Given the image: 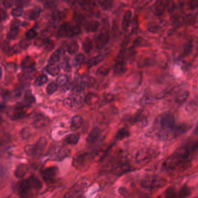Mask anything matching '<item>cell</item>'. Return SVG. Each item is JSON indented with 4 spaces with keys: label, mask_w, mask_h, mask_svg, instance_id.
<instances>
[{
    "label": "cell",
    "mask_w": 198,
    "mask_h": 198,
    "mask_svg": "<svg viewBox=\"0 0 198 198\" xmlns=\"http://www.w3.org/2000/svg\"><path fill=\"white\" fill-rule=\"evenodd\" d=\"M19 23H20V22L18 19H15L14 21L12 23V24H11V29H18L19 27Z\"/></svg>",
    "instance_id": "6f0895ef"
},
{
    "label": "cell",
    "mask_w": 198,
    "mask_h": 198,
    "mask_svg": "<svg viewBox=\"0 0 198 198\" xmlns=\"http://www.w3.org/2000/svg\"><path fill=\"white\" fill-rule=\"evenodd\" d=\"M104 99L108 102H111L114 99V95L111 94H104Z\"/></svg>",
    "instance_id": "91938a15"
},
{
    "label": "cell",
    "mask_w": 198,
    "mask_h": 198,
    "mask_svg": "<svg viewBox=\"0 0 198 198\" xmlns=\"http://www.w3.org/2000/svg\"><path fill=\"white\" fill-rule=\"evenodd\" d=\"M20 48H21V47H20V46H19V44H16V45H14V46H12V48L10 49V50L7 51V54L9 56H11L12 55V54H14V53H18Z\"/></svg>",
    "instance_id": "681fc988"
},
{
    "label": "cell",
    "mask_w": 198,
    "mask_h": 198,
    "mask_svg": "<svg viewBox=\"0 0 198 198\" xmlns=\"http://www.w3.org/2000/svg\"><path fill=\"white\" fill-rule=\"evenodd\" d=\"M107 155V151H98L94 153L93 156V160L94 162H102V160H104Z\"/></svg>",
    "instance_id": "f1b7e54d"
},
{
    "label": "cell",
    "mask_w": 198,
    "mask_h": 198,
    "mask_svg": "<svg viewBox=\"0 0 198 198\" xmlns=\"http://www.w3.org/2000/svg\"><path fill=\"white\" fill-rule=\"evenodd\" d=\"M19 45L22 49H27L30 45V42L29 40H23L19 42Z\"/></svg>",
    "instance_id": "db71d44e"
},
{
    "label": "cell",
    "mask_w": 198,
    "mask_h": 198,
    "mask_svg": "<svg viewBox=\"0 0 198 198\" xmlns=\"http://www.w3.org/2000/svg\"><path fill=\"white\" fill-rule=\"evenodd\" d=\"M99 101V95L96 93H88L85 96V102L88 105H93Z\"/></svg>",
    "instance_id": "9a60e30c"
},
{
    "label": "cell",
    "mask_w": 198,
    "mask_h": 198,
    "mask_svg": "<svg viewBox=\"0 0 198 198\" xmlns=\"http://www.w3.org/2000/svg\"><path fill=\"white\" fill-rule=\"evenodd\" d=\"M49 122H50V120L46 117L43 115H36V118H34L33 122V126L35 128H42V127L47 126Z\"/></svg>",
    "instance_id": "9c48e42d"
},
{
    "label": "cell",
    "mask_w": 198,
    "mask_h": 198,
    "mask_svg": "<svg viewBox=\"0 0 198 198\" xmlns=\"http://www.w3.org/2000/svg\"><path fill=\"white\" fill-rule=\"evenodd\" d=\"M81 82L87 87H91L95 83V79L91 76H84L81 79Z\"/></svg>",
    "instance_id": "4dcf8cb0"
},
{
    "label": "cell",
    "mask_w": 198,
    "mask_h": 198,
    "mask_svg": "<svg viewBox=\"0 0 198 198\" xmlns=\"http://www.w3.org/2000/svg\"><path fill=\"white\" fill-rule=\"evenodd\" d=\"M7 16V14H6V12L4 11V10L3 9H1V19H2V20H4V19H5V17Z\"/></svg>",
    "instance_id": "6125c7cd"
},
{
    "label": "cell",
    "mask_w": 198,
    "mask_h": 198,
    "mask_svg": "<svg viewBox=\"0 0 198 198\" xmlns=\"http://www.w3.org/2000/svg\"><path fill=\"white\" fill-rule=\"evenodd\" d=\"M19 133H20V136H21L23 139H26L27 138H29V136H30V135H31V129L29 128H28V127H27V128H23L22 130L20 131V132Z\"/></svg>",
    "instance_id": "60d3db41"
},
{
    "label": "cell",
    "mask_w": 198,
    "mask_h": 198,
    "mask_svg": "<svg viewBox=\"0 0 198 198\" xmlns=\"http://www.w3.org/2000/svg\"><path fill=\"white\" fill-rule=\"evenodd\" d=\"M70 25L68 23H63L61 25L57 31V36L59 37H66V36H70Z\"/></svg>",
    "instance_id": "5bb4252c"
},
{
    "label": "cell",
    "mask_w": 198,
    "mask_h": 198,
    "mask_svg": "<svg viewBox=\"0 0 198 198\" xmlns=\"http://www.w3.org/2000/svg\"><path fill=\"white\" fill-rule=\"evenodd\" d=\"M167 9L169 12H173L176 8L175 3L173 0H167Z\"/></svg>",
    "instance_id": "7dc6e473"
},
{
    "label": "cell",
    "mask_w": 198,
    "mask_h": 198,
    "mask_svg": "<svg viewBox=\"0 0 198 198\" xmlns=\"http://www.w3.org/2000/svg\"><path fill=\"white\" fill-rule=\"evenodd\" d=\"M81 32V28L79 26L77 25H74V26H70V36H75V35H77L79 34Z\"/></svg>",
    "instance_id": "b9f144b4"
},
{
    "label": "cell",
    "mask_w": 198,
    "mask_h": 198,
    "mask_svg": "<svg viewBox=\"0 0 198 198\" xmlns=\"http://www.w3.org/2000/svg\"><path fill=\"white\" fill-rule=\"evenodd\" d=\"M33 190H36L29 182L28 178L19 182L17 185V193L19 198H30L33 196Z\"/></svg>",
    "instance_id": "7a4b0ae2"
},
{
    "label": "cell",
    "mask_w": 198,
    "mask_h": 198,
    "mask_svg": "<svg viewBox=\"0 0 198 198\" xmlns=\"http://www.w3.org/2000/svg\"><path fill=\"white\" fill-rule=\"evenodd\" d=\"M58 88V85L57 84V82H51L50 83L47 87H46V93L49 94V95H51L53 94V93H55L57 91V90Z\"/></svg>",
    "instance_id": "d590c367"
},
{
    "label": "cell",
    "mask_w": 198,
    "mask_h": 198,
    "mask_svg": "<svg viewBox=\"0 0 198 198\" xmlns=\"http://www.w3.org/2000/svg\"><path fill=\"white\" fill-rule=\"evenodd\" d=\"M79 49V46H78V44H77V41H72L70 44H68V48H67V51L70 54H74Z\"/></svg>",
    "instance_id": "1f68e13d"
},
{
    "label": "cell",
    "mask_w": 198,
    "mask_h": 198,
    "mask_svg": "<svg viewBox=\"0 0 198 198\" xmlns=\"http://www.w3.org/2000/svg\"><path fill=\"white\" fill-rule=\"evenodd\" d=\"M103 60H104V57L103 56L98 55L96 57H94L91 59H90L89 61H88V64H89L90 67L98 65L99 63H101L102 61H103Z\"/></svg>",
    "instance_id": "d6a6232c"
},
{
    "label": "cell",
    "mask_w": 198,
    "mask_h": 198,
    "mask_svg": "<svg viewBox=\"0 0 198 198\" xmlns=\"http://www.w3.org/2000/svg\"><path fill=\"white\" fill-rule=\"evenodd\" d=\"M25 36H26V37H27L28 40H31V39H34L35 37H36V36H37V33H36V30L33 29H29L28 31H27V33L25 34Z\"/></svg>",
    "instance_id": "f6af8a7d"
},
{
    "label": "cell",
    "mask_w": 198,
    "mask_h": 198,
    "mask_svg": "<svg viewBox=\"0 0 198 198\" xmlns=\"http://www.w3.org/2000/svg\"><path fill=\"white\" fill-rule=\"evenodd\" d=\"M74 102V109H80L82 106V98L79 95L73 97Z\"/></svg>",
    "instance_id": "7bdbcfd3"
},
{
    "label": "cell",
    "mask_w": 198,
    "mask_h": 198,
    "mask_svg": "<svg viewBox=\"0 0 198 198\" xmlns=\"http://www.w3.org/2000/svg\"><path fill=\"white\" fill-rule=\"evenodd\" d=\"M109 40V34L108 30L102 29L101 33L96 36L94 40V44L96 45L97 48L101 49L104 47L107 44Z\"/></svg>",
    "instance_id": "277c9868"
},
{
    "label": "cell",
    "mask_w": 198,
    "mask_h": 198,
    "mask_svg": "<svg viewBox=\"0 0 198 198\" xmlns=\"http://www.w3.org/2000/svg\"><path fill=\"white\" fill-rule=\"evenodd\" d=\"M114 73L115 74L117 75H121L123 74L126 72L127 70V67H126V63L123 61H117V63H115V65L114 67Z\"/></svg>",
    "instance_id": "7c38bea8"
},
{
    "label": "cell",
    "mask_w": 198,
    "mask_h": 198,
    "mask_svg": "<svg viewBox=\"0 0 198 198\" xmlns=\"http://www.w3.org/2000/svg\"><path fill=\"white\" fill-rule=\"evenodd\" d=\"M82 48L85 53H90L93 49V41L89 38H87L83 42Z\"/></svg>",
    "instance_id": "83f0119b"
},
{
    "label": "cell",
    "mask_w": 198,
    "mask_h": 198,
    "mask_svg": "<svg viewBox=\"0 0 198 198\" xmlns=\"http://www.w3.org/2000/svg\"><path fill=\"white\" fill-rule=\"evenodd\" d=\"M23 8L16 7V8H14V9L12 10L11 14H12L13 16L18 17V16H20L23 14Z\"/></svg>",
    "instance_id": "c3c4849f"
},
{
    "label": "cell",
    "mask_w": 198,
    "mask_h": 198,
    "mask_svg": "<svg viewBox=\"0 0 198 198\" xmlns=\"http://www.w3.org/2000/svg\"><path fill=\"white\" fill-rule=\"evenodd\" d=\"M25 153L28 156H35L36 155V150L35 145H27L24 147Z\"/></svg>",
    "instance_id": "e575fe53"
},
{
    "label": "cell",
    "mask_w": 198,
    "mask_h": 198,
    "mask_svg": "<svg viewBox=\"0 0 198 198\" xmlns=\"http://www.w3.org/2000/svg\"><path fill=\"white\" fill-rule=\"evenodd\" d=\"M40 15V10L37 9H33V10H29L25 12V17L26 19H29V20H35L38 19Z\"/></svg>",
    "instance_id": "e0dca14e"
},
{
    "label": "cell",
    "mask_w": 198,
    "mask_h": 198,
    "mask_svg": "<svg viewBox=\"0 0 198 198\" xmlns=\"http://www.w3.org/2000/svg\"><path fill=\"white\" fill-rule=\"evenodd\" d=\"M173 126V118L169 115L158 116L154 122V129L160 137H163L167 131L171 129Z\"/></svg>",
    "instance_id": "6da1fadb"
},
{
    "label": "cell",
    "mask_w": 198,
    "mask_h": 198,
    "mask_svg": "<svg viewBox=\"0 0 198 198\" xmlns=\"http://www.w3.org/2000/svg\"><path fill=\"white\" fill-rule=\"evenodd\" d=\"M76 198H83V197L81 195H80V196H78V197H77Z\"/></svg>",
    "instance_id": "be15d7a7"
},
{
    "label": "cell",
    "mask_w": 198,
    "mask_h": 198,
    "mask_svg": "<svg viewBox=\"0 0 198 198\" xmlns=\"http://www.w3.org/2000/svg\"><path fill=\"white\" fill-rule=\"evenodd\" d=\"M85 57L84 56V54H82V53H79V54H77V55L75 57L74 61V65L75 66L81 65V63L85 61Z\"/></svg>",
    "instance_id": "ab89813d"
},
{
    "label": "cell",
    "mask_w": 198,
    "mask_h": 198,
    "mask_svg": "<svg viewBox=\"0 0 198 198\" xmlns=\"http://www.w3.org/2000/svg\"><path fill=\"white\" fill-rule=\"evenodd\" d=\"M82 123V117L80 115H74L72 118H71V120H70V128H71V130H77L78 128H80L81 127Z\"/></svg>",
    "instance_id": "8fae6325"
},
{
    "label": "cell",
    "mask_w": 198,
    "mask_h": 198,
    "mask_svg": "<svg viewBox=\"0 0 198 198\" xmlns=\"http://www.w3.org/2000/svg\"><path fill=\"white\" fill-rule=\"evenodd\" d=\"M87 156L86 152H78L73 160V166L77 169H81L83 166H85V160Z\"/></svg>",
    "instance_id": "ba28073f"
},
{
    "label": "cell",
    "mask_w": 198,
    "mask_h": 198,
    "mask_svg": "<svg viewBox=\"0 0 198 198\" xmlns=\"http://www.w3.org/2000/svg\"><path fill=\"white\" fill-rule=\"evenodd\" d=\"M59 173V169L57 167H51L44 169L42 171V177L46 183H51L53 181Z\"/></svg>",
    "instance_id": "3957f363"
},
{
    "label": "cell",
    "mask_w": 198,
    "mask_h": 198,
    "mask_svg": "<svg viewBox=\"0 0 198 198\" xmlns=\"http://www.w3.org/2000/svg\"><path fill=\"white\" fill-rule=\"evenodd\" d=\"M188 6L190 10H193L198 8V0H189Z\"/></svg>",
    "instance_id": "f907efd6"
},
{
    "label": "cell",
    "mask_w": 198,
    "mask_h": 198,
    "mask_svg": "<svg viewBox=\"0 0 198 198\" xmlns=\"http://www.w3.org/2000/svg\"><path fill=\"white\" fill-rule=\"evenodd\" d=\"M63 68L66 72H70V70H71L70 65H69V63H68V61H65V62L63 63Z\"/></svg>",
    "instance_id": "94428289"
},
{
    "label": "cell",
    "mask_w": 198,
    "mask_h": 198,
    "mask_svg": "<svg viewBox=\"0 0 198 198\" xmlns=\"http://www.w3.org/2000/svg\"><path fill=\"white\" fill-rule=\"evenodd\" d=\"M100 26V23L97 20H91L85 23V29L87 32H96L99 28Z\"/></svg>",
    "instance_id": "d6986e66"
},
{
    "label": "cell",
    "mask_w": 198,
    "mask_h": 198,
    "mask_svg": "<svg viewBox=\"0 0 198 198\" xmlns=\"http://www.w3.org/2000/svg\"><path fill=\"white\" fill-rule=\"evenodd\" d=\"M132 11L130 10H127L126 12H125V15H124L123 20H122V29L124 30H126L128 29V27H129V22H130L131 18H132Z\"/></svg>",
    "instance_id": "603a6c76"
},
{
    "label": "cell",
    "mask_w": 198,
    "mask_h": 198,
    "mask_svg": "<svg viewBox=\"0 0 198 198\" xmlns=\"http://www.w3.org/2000/svg\"><path fill=\"white\" fill-rule=\"evenodd\" d=\"M143 40V39L142 38L141 36L137 37V38L135 39V40H134V42H133V46H139V45H140V44H142Z\"/></svg>",
    "instance_id": "680465c9"
},
{
    "label": "cell",
    "mask_w": 198,
    "mask_h": 198,
    "mask_svg": "<svg viewBox=\"0 0 198 198\" xmlns=\"http://www.w3.org/2000/svg\"><path fill=\"white\" fill-rule=\"evenodd\" d=\"M148 116H149V112H148V111H146V110H145V109H143V110H140V111H138V113L136 114L134 121L135 122L143 121V120H144V119H145V118H147Z\"/></svg>",
    "instance_id": "4316f807"
},
{
    "label": "cell",
    "mask_w": 198,
    "mask_h": 198,
    "mask_svg": "<svg viewBox=\"0 0 198 198\" xmlns=\"http://www.w3.org/2000/svg\"><path fill=\"white\" fill-rule=\"evenodd\" d=\"M109 71H110V69H109V68H106V67L102 66V67H101V68H99L98 69V70H97V74H98L104 75V76H105V75L109 74Z\"/></svg>",
    "instance_id": "bcb514c9"
},
{
    "label": "cell",
    "mask_w": 198,
    "mask_h": 198,
    "mask_svg": "<svg viewBox=\"0 0 198 198\" xmlns=\"http://www.w3.org/2000/svg\"><path fill=\"white\" fill-rule=\"evenodd\" d=\"M68 76L65 74L59 75L57 78V81H56L57 84L58 85H60V86L65 85L66 84L68 83Z\"/></svg>",
    "instance_id": "74e56055"
},
{
    "label": "cell",
    "mask_w": 198,
    "mask_h": 198,
    "mask_svg": "<svg viewBox=\"0 0 198 198\" xmlns=\"http://www.w3.org/2000/svg\"><path fill=\"white\" fill-rule=\"evenodd\" d=\"M28 105H23V104H17L16 106L14 107L11 112V116L10 118L12 120H17V119H20V118H23L27 115V111H26V107Z\"/></svg>",
    "instance_id": "5b68a950"
},
{
    "label": "cell",
    "mask_w": 198,
    "mask_h": 198,
    "mask_svg": "<svg viewBox=\"0 0 198 198\" xmlns=\"http://www.w3.org/2000/svg\"><path fill=\"white\" fill-rule=\"evenodd\" d=\"M130 166L128 164H122L121 166H118L115 169V171L114 173L116 174V175H122V174L126 173L127 172H128L130 170Z\"/></svg>",
    "instance_id": "484cf974"
},
{
    "label": "cell",
    "mask_w": 198,
    "mask_h": 198,
    "mask_svg": "<svg viewBox=\"0 0 198 198\" xmlns=\"http://www.w3.org/2000/svg\"><path fill=\"white\" fill-rule=\"evenodd\" d=\"M150 160V154L149 151H148L145 148L141 149L139 150L135 155V160L138 163L140 164H145L148 162Z\"/></svg>",
    "instance_id": "8992f818"
},
{
    "label": "cell",
    "mask_w": 198,
    "mask_h": 198,
    "mask_svg": "<svg viewBox=\"0 0 198 198\" xmlns=\"http://www.w3.org/2000/svg\"><path fill=\"white\" fill-rule=\"evenodd\" d=\"M13 3H14L13 0H3V5L4 7L9 9V8L12 7V5H13Z\"/></svg>",
    "instance_id": "9f6ffc18"
},
{
    "label": "cell",
    "mask_w": 198,
    "mask_h": 198,
    "mask_svg": "<svg viewBox=\"0 0 198 198\" xmlns=\"http://www.w3.org/2000/svg\"><path fill=\"white\" fill-rule=\"evenodd\" d=\"M160 182V180L155 176H149L145 179H143L141 182V185L144 188L152 189L154 188L156 186L159 185Z\"/></svg>",
    "instance_id": "52a82bcc"
},
{
    "label": "cell",
    "mask_w": 198,
    "mask_h": 198,
    "mask_svg": "<svg viewBox=\"0 0 198 198\" xmlns=\"http://www.w3.org/2000/svg\"><path fill=\"white\" fill-rule=\"evenodd\" d=\"M114 1L115 0H98V3L100 5L102 6V9L108 10L112 5Z\"/></svg>",
    "instance_id": "8d00e7d4"
},
{
    "label": "cell",
    "mask_w": 198,
    "mask_h": 198,
    "mask_svg": "<svg viewBox=\"0 0 198 198\" xmlns=\"http://www.w3.org/2000/svg\"><path fill=\"white\" fill-rule=\"evenodd\" d=\"M27 173V167L25 164H19L17 166L14 171V175L16 178H23Z\"/></svg>",
    "instance_id": "ac0fdd59"
},
{
    "label": "cell",
    "mask_w": 198,
    "mask_h": 198,
    "mask_svg": "<svg viewBox=\"0 0 198 198\" xmlns=\"http://www.w3.org/2000/svg\"><path fill=\"white\" fill-rule=\"evenodd\" d=\"M34 65H35V61L30 57H26L21 63V66L23 69H30Z\"/></svg>",
    "instance_id": "7402d4cb"
},
{
    "label": "cell",
    "mask_w": 198,
    "mask_h": 198,
    "mask_svg": "<svg viewBox=\"0 0 198 198\" xmlns=\"http://www.w3.org/2000/svg\"><path fill=\"white\" fill-rule=\"evenodd\" d=\"M167 0H157L155 4V12L157 15H161L167 9Z\"/></svg>",
    "instance_id": "2e32d148"
},
{
    "label": "cell",
    "mask_w": 198,
    "mask_h": 198,
    "mask_svg": "<svg viewBox=\"0 0 198 198\" xmlns=\"http://www.w3.org/2000/svg\"><path fill=\"white\" fill-rule=\"evenodd\" d=\"M18 34H19L18 29H10V31L7 33V38L9 39V40H14V39L16 38L17 36H18Z\"/></svg>",
    "instance_id": "ee69618b"
},
{
    "label": "cell",
    "mask_w": 198,
    "mask_h": 198,
    "mask_svg": "<svg viewBox=\"0 0 198 198\" xmlns=\"http://www.w3.org/2000/svg\"><path fill=\"white\" fill-rule=\"evenodd\" d=\"M100 134H101V130L100 128H98V127H94L91 129V131L90 132L88 135L87 137V143L89 144H91V143H95L98 139L99 136H100Z\"/></svg>",
    "instance_id": "30bf717a"
},
{
    "label": "cell",
    "mask_w": 198,
    "mask_h": 198,
    "mask_svg": "<svg viewBox=\"0 0 198 198\" xmlns=\"http://www.w3.org/2000/svg\"><path fill=\"white\" fill-rule=\"evenodd\" d=\"M60 60H61V53H59V51H57L51 54V57L49 59V63L56 64V63L59 62Z\"/></svg>",
    "instance_id": "836d02e7"
},
{
    "label": "cell",
    "mask_w": 198,
    "mask_h": 198,
    "mask_svg": "<svg viewBox=\"0 0 198 198\" xmlns=\"http://www.w3.org/2000/svg\"><path fill=\"white\" fill-rule=\"evenodd\" d=\"M151 102H152L151 98L150 96H148V95H145V96L143 97V98L141 99V104L143 106H145L146 104H150Z\"/></svg>",
    "instance_id": "f5cc1de1"
},
{
    "label": "cell",
    "mask_w": 198,
    "mask_h": 198,
    "mask_svg": "<svg viewBox=\"0 0 198 198\" xmlns=\"http://www.w3.org/2000/svg\"><path fill=\"white\" fill-rule=\"evenodd\" d=\"M30 0H16V5L17 7L23 8L24 5L29 4Z\"/></svg>",
    "instance_id": "816d5d0a"
},
{
    "label": "cell",
    "mask_w": 198,
    "mask_h": 198,
    "mask_svg": "<svg viewBox=\"0 0 198 198\" xmlns=\"http://www.w3.org/2000/svg\"><path fill=\"white\" fill-rule=\"evenodd\" d=\"M63 103L64 106L68 108V109H74V102L73 98H67L63 99Z\"/></svg>",
    "instance_id": "f35d334b"
},
{
    "label": "cell",
    "mask_w": 198,
    "mask_h": 198,
    "mask_svg": "<svg viewBox=\"0 0 198 198\" xmlns=\"http://www.w3.org/2000/svg\"><path fill=\"white\" fill-rule=\"evenodd\" d=\"M130 135V132L128 129L126 128H121L118 131V132L116 133L115 139L117 140H122L126 138H128Z\"/></svg>",
    "instance_id": "cb8c5ba5"
},
{
    "label": "cell",
    "mask_w": 198,
    "mask_h": 198,
    "mask_svg": "<svg viewBox=\"0 0 198 198\" xmlns=\"http://www.w3.org/2000/svg\"><path fill=\"white\" fill-rule=\"evenodd\" d=\"M79 138H80V135L73 133V134L67 135L64 138V141L66 142V143H68L69 145H76L79 141Z\"/></svg>",
    "instance_id": "ffe728a7"
},
{
    "label": "cell",
    "mask_w": 198,
    "mask_h": 198,
    "mask_svg": "<svg viewBox=\"0 0 198 198\" xmlns=\"http://www.w3.org/2000/svg\"><path fill=\"white\" fill-rule=\"evenodd\" d=\"M47 145V139L45 137H40L35 144L36 150V155H40L44 152V149Z\"/></svg>",
    "instance_id": "4fadbf2b"
},
{
    "label": "cell",
    "mask_w": 198,
    "mask_h": 198,
    "mask_svg": "<svg viewBox=\"0 0 198 198\" xmlns=\"http://www.w3.org/2000/svg\"><path fill=\"white\" fill-rule=\"evenodd\" d=\"M46 72L52 75V76H57V75L59 74V73L61 71V69H60V67L58 65L49 63V65L46 67Z\"/></svg>",
    "instance_id": "44dd1931"
},
{
    "label": "cell",
    "mask_w": 198,
    "mask_h": 198,
    "mask_svg": "<svg viewBox=\"0 0 198 198\" xmlns=\"http://www.w3.org/2000/svg\"><path fill=\"white\" fill-rule=\"evenodd\" d=\"M36 101V99L34 98L33 94H32L31 91L27 90L24 94V102L26 105H29V104H33Z\"/></svg>",
    "instance_id": "d4e9b609"
},
{
    "label": "cell",
    "mask_w": 198,
    "mask_h": 198,
    "mask_svg": "<svg viewBox=\"0 0 198 198\" xmlns=\"http://www.w3.org/2000/svg\"><path fill=\"white\" fill-rule=\"evenodd\" d=\"M118 192H119V193H120L122 196H123L124 197H128L129 193H128V190L126 188H125V187H120L119 190H118Z\"/></svg>",
    "instance_id": "11a10c76"
},
{
    "label": "cell",
    "mask_w": 198,
    "mask_h": 198,
    "mask_svg": "<svg viewBox=\"0 0 198 198\" xmlns=\"http://www.w3.org/2000/svg\"><path fill=\"white\" fill-rule=\"evenodd\" d=\"M47 81H48V78L46 77V75L41 74L38 75L36 77V80H35V85H37V86H42L44 84H46Z\"/></svg>",
    "instance_id": "f546056e"
}]
</instances>
